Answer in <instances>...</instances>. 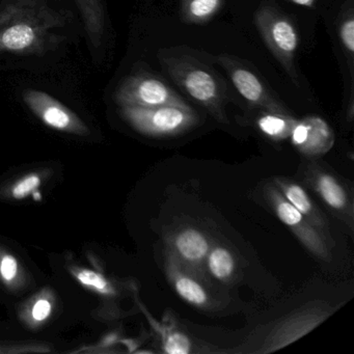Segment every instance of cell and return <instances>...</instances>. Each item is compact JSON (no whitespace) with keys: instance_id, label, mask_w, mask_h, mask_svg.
Masks as SVG:
<instances>
[{"instance_id":"6da1fadb","label":"cell","mask_w":354,"mask_h":354,"mask_svg":"<svg viewBox=\"0 0 354 354\" xmlns=\"http://www.w3.org/2000/svg\"><path fill=\"white\" fill-rule=\"evenodd\" d=\"M159 63L188 96L205 107L219 123H227L225 92L206 66L189 55L163 53H159Z\"/></svg>"},{"instance_id":"7a4b0ae2","label":"cell","mask_w":354,"mask_h":354,"mask_svg":"<svg viewBox=\"0 0 354 354\" xmlns=\"http://www.w3.org/2000/svg\"><path fill=\"white\" fill-rule=\"evenodd\" d=\"M254 24L265 45L295 86H299L295 55L298 35L289 18L277 8L264 5L254 14Z\"/></svg>"},{"instance_id":"3957f363","label":"cell","mask_w":354,"mask_h":354,"mask_svg":"<svg viewBox=\"0 0 354 354\" xmlns=\"http://www.w3.org/2000/svg\"><path fill=\"white\" fill-rule=\"evenodd\" d=\"M125 113L138 131L153 138L179 136L196 127L200 122L198 113L190 106H129Z\"/></svg>"},{"instance_id":"277c9868","label":"cell","mask_w":354,"mask_h":354,"mask_svg":"<svg viewBox=\"0 0 354 354\" xmlns=\"http://www.w3.org/2000/svg\"><path fill=\"white\" fill-rule=\"evenodd\" d=\"M265 198L279 221L287 225L302 245L317 258L329 262L331 246L324 236L281 194L274 184L265 186Z\"/></svg>"},{"instance_id":"5b68a950","label":"cell","mask_w":354,"mask_h":354,"mask_svg":"<svg viewBox=\"0 0 354 354\" xmlns=\"http://www.w3.org/2000/svg\"><path fill=\"white\" fill-rule=\"evenodd\" d=\"M165 268L171 288L184 301L200 310H213L219 308V302L211 293L209 281L182 266L181 263L167 248L165 252Z\"/></svg>"},{"instance_id":"8992f818","label":"cell","mask_w":354,"mask_h":354,"mask_svg":"<svg viewBox=\"0 0 354 354\" xmlns=\"http://www.w3.org/2000/svg\"><path fill=\"white\" fill-rule=\"evenodd\" d=\"M216 62L223 66L234 86L245 100L260 107L265 113L291 115L285 105L277 100L252 71L244 67L235 57L219 55Z\"/></svg>"},{"instance_id":"52a82bcc","label":"cell","mask_w":354,"mask_h":354,"mask_svg":"<svg viewBox=\"0 0 354 354\" xmlns=\"http://www.w3.org/2000/svg\"><path fill=\"white\" fill-rule=\"evenodd\" d=\"M211 246L208 237L192 227L179 230L167 240V250H171L182 266L206 281V259Z\"/></svg>"},{"instance_id":"ba28073f","label":"cell","mask_w":354,"mask_h":354,"mask_svg":"<svg viewBox=\"0 0 354 354\" xmlns=\"http://www.w3.org/2000/svg\"><path fill=\"white\" fill-rule=\"evenodd\" d=\"M124 99L127 101L129 106L144 109L167 105L189 107L185 100L165 80L152 75L142 76L131 82L124 93Z\"/></svg>"},{"instance_id":"9c48e42d","label":"cell","mask_w":354,"mask_h":354,"mask_svg":"<svg viewBox=\"0 0 354 354\" xmlns=\"http://www.w3.org/2000/svg\"><path fill=\"white\" fill-rule=\"evenodd\" d=\"M308 185L322 198L327 207L339 219L353 227V205L343 184L328 171L310 169L306 178Z\"/></svg>"},{"instance_id":"30bf717a","label":"cell","mask_w":354,"mask_h":354,"mask_svg":"<svg viewBox=\"0 0 354 354\" xmlns=\"http://www.w3.org/2000/svg\"><path fill=\"white\" fill-rule=\"evenodd\" d=\"M290 138L300 153L310 157L322 156L335 142V136L328 124L317 117L296 121Z\"/></svg>"},{"instance_id":"8fae6325","label":"cell","mask_w":354,"mask_h":354,"mask_svg":"<svg viewBox=\"0 0 354 354\" xmlns=\"http://www.w3.org/2000/svg\"><path fill=\"white\" fill-rule=\"evenodd\" d=\"M273 184L283 194V198L296 209L299 211L330 244L331 248L335 246V241L331 238L330 229L328 221L323 214L322 211L313 202L308 192L304 187L295 182L285 178H274Z\"/></svg>"},{"instance_id":"7c38bea8","label":"cell","mask_w":354,"mask_h":354,"mask_svg":"<svg viewBox=\"0 0 354 354\" xmlns=\"http://www.w3.org/2000/svg\"><path fill=\"white\" fill-rule=\"evenodd\" d=\"M28 106L50 127L59 130H77L80 123L77 118L49 95L37 91L24 93Z\"/></svg>"},{"instance_id":"4fadbf2b","label":"cell","mask_w":354,"mask_h":354,"mask_svg":"<svg viewBox=\"0 0 354 354\" xmlns=\"http://www.w3.org/2000/svg\"><path fill=\"white\" fill-rule=\"evenodd\" d=\"M323 312H318V314L313 312V310H308L306 314L295 315L290 322H286L281 326V330H277L273 339H269L267 343V349L265 352L274 351V350L279 349L283 347L287 344L295 341L301 337V333L298 330V326L300 325H308V326L315 327L322 322L321 315Z\"/></svg>"},{"instance_id":"5bb4252c","label":"cell","mask_w":354,"mask_h":354,"mask_svg":"<svg viewBox=\"0 0 354 354\" xmlns=\"http://www.w3.org/2000/svg\"><path fill=\"white\" fill-rule=\"evenodd\" d=\"M206 270L221 283H230L236 273L233 252L223 245L211 246L206 259Z\"/></svg>"},{"instance_id":"9a60e30c","label":"cell","mask_w":354,"mask_h":354,"mask_svg":"<svg viewBox=\"0 0 354 354\" xmlns=\"http://www.w3.org/2000/svg\"><path fill=\"white\" fill-rule=\"evenodd\" d=\"M152 325L158 333L161 349L165 353L188 354L194 351L192 339L174 325H165L160 322H152Z\"/></svg>"},{"instance_id":"2e32d148","label":"cell","mask_w":354,"mask_h":354,"mask_svg":"<svg viewBox=\"0 0 354 354\" xmlns=\"http://www.w3.org/2000/svg\"><path fill=\"white\" fill-rule=\"evenodd\" d=\"M225 0H180V9L187 24H204L221 9Z\"/></svg>"},{"instance_id":"e0dca14e","label":"cell","mask_w":354,"mask_h":354,"mask_svg":"<svg viewBox=\"0 0 354 354\" xmlns=\"http://www.w3.org/2000/svg\"><path fill=\"white\" fill-rule=\"evenodd\" d=\"M297 120L291 115L265 113L257 121L260 131L271 140H283L290 138L292 129Z\"/></svg>"},{"instance_id":"ac0fdd59","label":"cell","mask_w":354,"mask_h":354,"mask_svg":"<svg viewBox=\"0 0 354 354\" xmlns=\"http://www.w3.org/2000/svg\"><path fill=\"white\" fill-rule=\"evenodd\" d=\"M35 40V32L32 28L24 24L12 26L3 32L1 42L10 50H22L30 46Z\"/></svg>"},{"instance_id":"d6986e66","label":"cell","mask_w":354,"mask_h":354,"mask_svg":"<svg viewBox=\"0 0 354 354\" xmlns=\"http://www.w3.org/2000/svg\"><path fill=\"white\" fill-rule=\"evenodd\" d=\"M76 275H77L78 281L86 287L92 288L103 294H109L113 292L109 281L99 273L84 269V270H80Z\"/></svg>"},{"instance_id":"ffe728a7","label":"cell","mask_w":354,"mask_h":354,"mask_svg":"<svg viewBox=\"0 0 354 354\" xmlns=\"http://www.w3.org/2000/svg\"><path fill=\"white\" fill-rule=\"evenodd\" d=\"M339 39L343 44L345 50L349 53L350 57H353L354 53V17L353 12L350 11L349 14L344 18L339 26Z\"/></svg>"},{"instance_id":"44dd1931","label":"cell","mask_w":354,"mask_h":354,"mask_svg":"<svg viewBox=\"0 0 354 354\" xmlns=\"http://www.w3.org/2000/svg\"><path fill=\"white\" fill-rule=\"evenodd\" d=\"M41 180L37 175H30L16 184L13 189V196L15 198H24L28 194L38 189Z\"/></svg>"},{"instance_id":"7402d4cb","label":"cell","mask_w":354,"mask_h":354,"mask_svg":"<svg viewBox=\"0 0 354 354\" xmlns=\"http://www.w3.org/2000/svg\"><path fill=\"white\" fill-rule=\"evenodd\" d=\"M18 262L11 254H6L0 261V275L6 281H14L17 277Z\"/></svg>"},{"instance_id":"603a6c76","label":"cell","mask_w":354,"mask_h":354,"mask_svg":"<svg viewBox=\"0 0 354 354\" xmlns=\"http://www.w3.org/2000/svg\"><path fill=\"white\" fill-rule=\"evenodd\" d=\"M51 310H53V306H51L50 301L47 299L38 300L32 308V318L37 321H44L45 319L48 318Z\"/></svg>"},{"instance_id":"cb8c5ba5","label":"cell","mask_w":354,"mask_h":354,"mask_svg":"<svg viewBox=\"0 0 354 354\" xmlns=\"http://www.w3.org/2000/svg\"><path fill=\"white\" fill-rule=\"evenodd\" d=\"M287 1L295 3V5L302 6V7L312 8L317 0H287Z\"/></svg>"}]
</instances>
